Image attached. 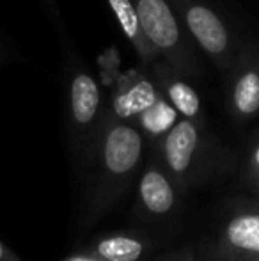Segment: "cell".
Here are the masks:
<instances>
[{
    "instance_id": "6da1fadb",
    "label": "cell",
    "mask_w": 259,
    "mask_h": 261,
    "mask_svg": "<svg viewBox=\"0 0 259 261\" xmlns=\"http://www.w3.org/2000/svg\"><path fill=\"white\" fill-rule=\"evenodd\" d=\"M148 158V142L137 126L105 114L91 155L87 219H100L114 206L138 178Z\"/></svg>"
},
{
    "instance_id": "7a4b0ae2",
    "label": "cell",
    "mask_w": 259,
    "mask_h": 261,
    "mask_svg": "<svg viewBox=\"0 0 259 261\" xmlns=\"http://www.w3.org/2000/svg\"><path fill=\"white\" fill-rule=\"evenodd\" d=\"M107 114V101L98 79L78 61L66 64V124L73 155L89 160Z\"/></svg>"
},
{
    "instance_id": "3957f363",
    "label": "cell",
    "mask_w": 259,
    "mask_h": 261,
    "mask_svg": "<svg viewBox=\"0 0 259 261\" xmlns=\"http://www.w3.org/2000/svg\"><path fill=\"white\" fill-rule=\"evenodd\" d=\"M138 21L156 57L183 76L200 75L197 46L181 25L170 0H131Z\"/></svg>"
},
{
    "instance_id": "277c9868",
    "label": "cell",
    "mask_w": 259,
    "mask_h": 261,
    "mask_svg": "<svg viewBox=\"0 0 259 261\" xmlns=\"http://www.w3.org/2000/svg\"><path fill=\"white\" fill-rule=\"evenodd\" d=\"M151 153L181 192L203 181L211 165V144L204 126L187 119H180L162 141L151 146Z\"/></svg>"
},
{
    "instance_id": "5b68a950",
    "label": "cell",
    "mask_w": 259,
    "mask_h": 261,
    "mask_svg": "<svg viewBox=\"0 0 259 261\" xmlns=\"http://www.w3.org/2000/svg\"><path fill=\"white\" fill-rule=\"evenodd\" d=\"M181 25L218 69L229 71L242 46L222 16L204 0H170Z\"/></svg>"
},
{
    "instance_id": "8992f818",
    "label": "cell",
    "mask_w": 259,
    "mask_h": 261,
    "mask_svg": "<svg viewBox=\"0 0 259 261\" xmlns=\"http://www.w3.org/2000/svg\"><path fill=\"white\" fill-rule=\"evenodd\" d=\"M100 66L103 86L110 91L107 114L123 123L135 124L137 117L160 98L155 82L140 69L119 71V57L114 48L100 55Z\"/></svg>"
},
{
    "instance_id": "52a82bcc",
    "label": "cell",
    "mask_w": 259,
    "mask_h": 261,
    "mask_svg": "<svg viewBox=\"0 0 259 261\" xmlns=\"http://www.w3.org/2000/svg\"><path fill=\"white\" fill-rule=\"evenodd\" d=\"M137 212L144 220L160 222L174 215L181 203V190L160 160L151 153L146 158L135 181Z\"/></svg>"
},
{
    "instance_id": "ba28073f",
    "label": "cell",
    "mask_w": 259,
    "mask_h": 261,
    "mask_svg": "<svg viewBox=\"0 0 259 261\" xmlns=\"http://www.w3.org/2000/svg\"><path fill=\"white\" fill-rule=\"evenodd\" d=\"M213 252V259H259V204H242L229 213Z\"/></svg>"
},
{
    "instance_id": "9c48e42d",
    "label": "cell",
    "mask_w": 259,
    "mask_h": 261,
    "mask_svg": "<svg viewBox=\"0 0 259 261\" xmlns=\"http://www.w3.org/2000/svg\"><path fill=\"white\" fill-rule=\"evenodd\" d=\"M227 105L238 121H250L259 114V48L256 45L242 46L229 69Z\"/></svg>"
},
{
    "instance_id": "30bf717a",
    "label": "cell",
    "mask_w": 259,
    "mask_h": 261,
    "mask_svg": "<svg viewBox=\"0 0 259 261\" xmlns=\"http://www.w3.org/2000/svg\"><path fill=\"white\" fill-rule=\"evenodd\" d=\"M151 68V80L163 98L176 109L181 119H187L204 126V110L199 93L194 89L187 76L172 68L163 59H156Z\"/></svg>"
},
{
    "instance_id": "8fae6325",
    "label": "cell",
    "mask_w": 259,
    "mask_h": 261,
    "mask_svg": "<svg viewBox=\"0 0 259 261\" xmlns=\"http://www.w3.org/2000/svg\"><path fill=\"white\" fill-rule=\"evenodd\" d=\"M153 247V240L144 233L110 231L89 242L83 251L101 261H144Z\"/></svg>"
},
{
    "instance_id": "7c38bea8",
    "label": "cell",
    "mask_w": 259,
    "mask_h": 261,
    "mask_svg": "<svg viewBox=\"0 0 259 261\" xmlns=\"http://www.w3.org/2000/svg\"><path fill=\"white\" fill-rule=\"evenodd\" d=\"M107 2L110 6L112 13H114L116 20H118L119 27H121L123 34L126 36L130 45L135 48L142 64H153L158 57H156L153 46L149 45L148 38L144 36V31L140 27V21H138L133 2L131 0H107Z\"/></svg>"
},
{
    "instance_id": "4fadbf2b",
    "label": "cell",
    "mask_w": 259,
    "mask_h": 261,
    "mask_svg": "<svg viewBox=\"0 0 259 261\" xmlns=\"http://www.w3.org/2000/svg\"><path fill=\"white\" fill-rule=\"evenodd\" d=\"M180 119L181 117L176 109L160 94L158 100L137 117L133 126H137L138 132L144 135L146 142L155 146L176 126Z\"/></svg>"
},
{
    "instance_id": "5bb4252c",
    "label": "cell",
    "mask_w": 259,
    "mask_h": 261,
    "mask_svg": "<svg viewBox=\"0 0 259 261\" xmlns=\"http://www.w3.org/2000/svg\"><path fill=\"white\" fill-rule=\"evenodd\" d=\"M245 181L252 187L254 190L259 189V137L257 141L252 144L247 156V164H245V174H243Z\"/></svg>"
},
{
    "instance_id": "9a60e30c",
    "label": "cell",
    "mask_w": 259,
    "mask_h": 261,
    "mask_svg": "<svg viewBox=\"0 0 259 261\" xmlns=\"http://www.w3.org/2000/svg\"><path fill=\"white\" fill-rule=\"evenodd\" d=\"M160 261H195L194 249H192V247H183L181 251L172 252V254H169L167 258H163Z\"/></svg>"
},
{
    "instance_id": "2e32d148",
    "label": "cell",
    "mask_w": 259,
    "mask_h": 261,
    "mask_svg": "<svg viewBox=\"0 0 259 261\" xmlns=\"http://www.w3.org/2000/svg\"><path fill=\"white\" fill-rule=\"evenodd\" d=\"M59 261H101V259H98L96 256L89 254V252H87V251H83V249H80V251L73 252V254L66 256V258L59 259Z\"/></svg>"
},
{
    "instance_id": "e0dca14e",
    "label": "cell",
    "mask_w": 259,
    "mask_h": 261,
    "mask_svg": "<svg viewBox=\"0 0 259 261\" xmlns=\"http://www.w3.org/2000/svg\"><path fill=\"white\" fill-rule=\"evenodd\" d=\"M0 261H23L16 252H13L6 244L0 242Z\"/></svg>"
},
{
    "instance_id": "ac0fdd59",
    "label": "cell",
    "mask_w": 259,
    "mask_h": 261,
    "mask_svg": "<svg viewBox=\"0 0 259 261\" xmlns=\"http://www.w3.org/2000/svg\"><path fill=\"white\" fill-rule=\"evenodd\" d=\"M4 59H6V50H4V46L0 45V62H2Z\"/></svg>"
},
{
    "instance_id": "d6986e66",
    "label": "cell",
    "mask_w": 259,
    "mask_h": 261,
    "mask_svg": "<svg viewBox=\"0 0 259 261\" xmlns=\"http://www.w3.org/2000/svg\"><path fill=\"white\" fill-rule=\"evenodd\" d=\"M211 261H259V259H211Z\"/></svg>"
},
{
    "instance_id": "ffe728a7",
    "label": "cell",
    "mask_w": 259,
    "mask_h": 261,
    "mask_svg": "<svg viewBox=\"0 0 259 261\" xmlns=\"http://www.w3.org/2000/svg\"><path fill=\"white\" fill-rule=\"evenodd\" d=\"M257 192H259V189H257Z\"/></svg>"
}]
</instances>
